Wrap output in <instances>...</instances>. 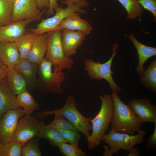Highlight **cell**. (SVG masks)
Listing matches in <instances>:
<instances>
[{"mask_svg":"<svg viewBox=\"0 0 156 156\" xmlns=\"http://www.w3.org/2000/svg\"><path fill=\"white\" fill-rule=\"evenodd\" d=\"M114 105L110 130L120 133L135 135L142 127V123L128 105L120 99L116 93L111 95Z\"/></svg>","mask_w":156,"mask_h":156,"instance_id":"1","label":"cell"},{"mask_svg":"<svg viewBox=\"0 0 156 156\" xmlns=\"http://www.w3.org/2000/svg\"><path fill=\"white\" fill-rule=\"evenodd\" d=\"M62 3L66 5V8L58 6L54 10L55 13L54 16L42 19L35 27L30 29L29 31L41 35L60 30L59 25L63 20L75 13H86V11L82 8L89 5L86 0H66Z\"/></svg>","mask_w":156,"mask_h":156,"instance_id":"2","label":"cell"},{"mask_svg":"<svg viewBox=\"0 0 156 156\" xmlns=\"http://www.w3.org/2000/svg\"><path fill=\"white\" fill-rule=\"evenodd\" d=\"M99 97L101 102V108L96 116L90 120L92 132L87 140L88 148L90 150L100 144L108 129L113 115L114 105L111 95H101Z\"/></svg>","mask_w":156,"mask_h":156,"instance_id":"3","label":"cell"},{"mask_svg":"<svg viewBox=\"0 0 156 156\" xmlns=\"http://www.w3.org/2000/svg\"><path fill=\"white\" fill-rule=\"evenodd\" d=\"M66 103L62 108L53 110L44 111L38 112L35 116L39 118H44L50 114H58L65 117L75 126L77 129L82 133L87 140L91 134L92 127L90 124V117L84 116L77 108L76 100L72 96L68 95L66 99Z\"/></svg>","mask_w":156,"mask_h":156,"instance_id":"4","label":"cell"},{"mask_svg":"<svg viewBox=\"0 0 156 156\" xmlns=\"http://www.w3.org/2000/svg\"><path fill=\"white\" fill-rule=\"evenodd\" d=\"M136 135H131L125 133H120L110 130L108 133L105 135L101 141L107 144L108 146H103L104 156H112L120 150H124L129 152L131 149L144 141L143 138L146 135V131L140 129Z\"/></svg>","mask_w":156,"mask_h":156,"instance_id":"5","label":"cell"},{"mask_svg":"<svg viewBox=\"0 0 156 156\" xmlns=\"http://www.w3.org/2000/svg\"><path fill=\"white\" fill-rule=\"evenodd\" d=\"M51 62L44 58L38 64L37 89L42 96H46L49 93L61 94L63 91L61 84L64 81L65 75L62 71L55 72L52 71Z\"/></svg>","mask_w":156,"mask_h":156,"instance_id":"6","label":"cell"},{"mask_svg":"<svg viewBox=\"0 0 156 156\" xmlns=\"http://www.w3.org/2000/svg\"><path fill=\"white\" fill-rule=\"evenodd\" d=\"M119 46L117 43L112 45V55L109 60L104 63L96 62L91 59L86 60L84 61L85 69L91 79L99 81L102 79H105L109 83L112 92L117 93L121 92L122 89L114 82L112 74L115 72L111 70V68L113 59L117 54L116 50Z\"/></svg>","mask_w":156,"mask_h":156,"instance_id":"7","label":"cell"},{"mask_svg":"<svg viewBox=\"0 0 156 156\" xmlns=\"http://www.w3.org/2000/svg\"><path fill=\"white\" fill-rule=\"evenodd\" d=\"M44 58L51 62L54 66V72H57L62 71L64 69H71L74 61L64 55L61 42V30L50 33Z\"/></svg>","mask_w":156,"mask_h":156,"instance_id":"8","label":"cell"},{"mask_svg":"<svg viewBox=\"0 0 156 156\" xmlns=\"http://www.w3.org/2000/svg\"><path fill=\"white\" fill-rule=\"evenodd\" d=\"M19 119L11 141L23 145L32 138L37 137L40 128L44 125L43 120H38L35 116L25 115Z\"/></svg>","mask_w":156,"mask_h":156,"instance_id":"9","label":"cell"},{"mask_svg":"<svg viewBox=\"0 0 156 156\" xmlns=\"http://www.w3.org/2000/svg\"><path fill=\"white\" fill-rule=\"evenodd\" d=\"M25 115L22 108L8 111L0 119V142L4 145L10 141L20 118Z\"/></svg>","mask_w":156,"mask_h":156,"instance_id":"10","label":"cell"},{"mask_svg":"<svg viewBox=\"0 0 156 156\" xmlns=\"http://www.w3.org/2000/svg\"><path fill=\"white\" fill-rule=\"evenodd\" d=\"M47 9L41 12L36 0H14L12 21L41 17Z\"/></svg>","mask_w":156,"mask_h":156,"instance_id":"11","label":"cell"},{"mask_svg":"<svg viewBox=\"0 0 156 156\" xmlns=\"http://www.w3.org/2000/svg\"><path fill=\"white\" fill-rule=\"evenodd\" d=\"M128 105L141 123H156V106L148 99H131Z\"/></svg>","mask_w":156,"mask_h":156,"instance_id":"12","label":"cell"},{"mask_svg":"<svg viewBox=\"0 0 156 156\" xmlns=\"http://www.w3.org/2000/svg\"><path fill=\"white\" fill-rule=\"evenodd\" d=\"M84 32L66 29L61 30V42L65 56L67 58L75 55L77 49L86 39Z\"/></svg>","mask_w":156,"mask_h":156,"instance_id":"13","label":"cell"},{"mask_svg":"<svg viewBox=\"0 0 156 156\" xmlns=\"http://www.w3.org/2000/svg\"><path fill=\"white\" fill-rule=\"evenodd\" d=\"M41 17L26 19L12 23L0 28V42H15L26 33L27 26L33 21L38 20Z\"/></svg>","mask_w":156,"mask_h":156,"instance_id":"14","label":"cell"},{"mask_svg":"<svg viewBox=\"0 0 156 156\" xmlns=\"http://www.w3.org/2000/svg\"><path fill=\"white\" fill-rule=\"evenodd\" d=\"M19 107L17 95L12 91L5 77L0 83V119L8 111Z\"/></svg>","mask_w":156,"mask_h":156,"instance_id":"15","label":"cell"},{"mask_svg":"<svg viewBox=\"0 0 156 156\" xmlns=\"http://www.w3.org/2000/svg\"><path fill=\"white\" fill-rule=\"evenodd\" d=\"M38 67V64L33 63L27 59H20L14 67L24 78L27 87L30 90H33L37 87V75Z\"/></svg>","mask_w":156,"mask_h":156,"instance_id":"16","label":"cell"},{"mask_svg":"<svg viewBox=\"0 0 156 156\" xmlns=\"http://www.w3.org/2000/svg\"><path fill=\"white\" fill-rule=\"evenodd\" d=\"M50 33L38 35L27 56L29 61L39 64L45 56Z\"/></svg>","mask_w":156,"mask_h":156,"instance_id":"17","label":"cell"},{"mask_svg":"<svg viewBox=\"0 0 156 156\" xmlns=\"http://www.w3.org/2000/svg\"><path fill=\"white\" fill-rule=\"evenodd\" d=\"M59 29L79 31L88 35L93 30V28L87 21L80 17L79 13H75L61 22L59 26Z\"/></svg>","mask_w":156,"mask_h":156,"instance_id":"18","label":"cell"},{"mask_svg":"<svg viewBox=\"0 0 156 156\" xmlns=\"http://www.w3.org/2000/svg\"><path fill=\"white\" fill-rule=\"evenodd\" d=\"M0 58L8 68H14L20 59L19 51L14 42H0Z\"/></svg>","mask_w":156,"mask_h":156,"instance_id":"19","label":"cell"},{"mask_svg":"<svg viewBox=\"0 0 156 156\" xmlns=\"http://www.w3.org/2000/svg\"><path fill=\"white\" fill-rule=\"evenodd\" d=\"M129 38L132 42L137 51L138 63L136 70L138 73L140 75L144 70V65L146 61L151 57L156 56V48L140 43L135 38L133 33L129 34Z\"/></svg>","mask_w":156,"mask_h":156,"instance_id":"20","label":"cell"},{"mask_svg":"<svg viewBox=\"0 0 156 156\" xmlns=\"http://www.w3.org/2000/svg\"><path fill=\"white\" fill-rule=\"evenodd\" d=\"M6 77L10 88L16 95H17L27 89L25 79L14 68H8Z\"/></svg>","mask_w":156,"mask_h":156,"instance_id":"21","label":"cell"},{"mask_svg":"<svg viewBox=\"0 0 156 156\" xmlns=\"http://www.w3.org/2000/svg\"><path fill=\"white\" fill-rule=\"evenodd\" d=\"M38 34L29 31L25 33L14 42L19 51L20 59H27Z\"/></svg>","mask_w":156,"mask_h":156,"instance_id":"22","label":"cell"},{"mask_svg":"<svg viewBox=\"0 0 156 156\" xmlns=\"http://www.w3.org/2000/svg\"><path fill=\"white\" fill-rule=\"evenodd\" d=\"M141 83L151 91L156 93V58L151 62L146 70L140 75Z\"/></svg>","mask_w":156,"mask_h":156,"instance_id":"23","label":"cell"},{"mask_svg":"<svg viewBox=\"0 0 156 156\" xmlns=\"http://www.w3.org/2000/svg\"><path fill=\"white\" fill-rule=\"evenodd\" d=\"M36 137L40 139H47L52 146H57L60 143L66 142L57 129L46 125H44L40 128Z\"/></svg>","mask_w":156,"mask_h":156,"instance_id":"24","label":"cell"},{"mask_svg":"<svg viewBox=\"0 0 156 156\" xmlns=\"http://www.w3.org/2000/svg\"><path fill=\"white\" fill-rule=\"evenodd\" d=\"M19 105L23 108L25 115L30 114L39 109V105L27 89L17 95Z\"/></svg>","mask_w":156,"mask_h":156,"instance_id":"25","label":"cell"},{"mask_svg":"<svg viewBox=\"0 0 156 156\" xmlns=\"http://www.w3.org/2000/svg\"><path fill=\"white\" fill-rule=\"evenodd\" d=\"M14 0H0V25L4 26L12 22Z\"/></svg>","mask_w":156,"mask_h":156,"instance_id":"26","label":"cell"},{"mask_svg":"<svg viewBox=\"0 0 156 156\" xmlns=\"http://www.w3.org/2000/svg\"><path fill=\"white\" fill-rule=\"evenodd\" d=\"M124 7L128 13L127 18L135 19L141 17L142 15V7L138 0H118Z\"/></svg>","mask_w":156,"mask_h":156,"instance_id":"27","label":"cell"},{"mask_svg":"<svg viewBox=\"0 0 156 156\" xmlns=\"http://www.w3.org/2000/svg\"><path fill=\"white\" fill-rule=\"evenodd\" d=\"M40 139L34 137L23 145L21 156H41L39 146Z\"/></svg>","mask_w":156,"mask_h":156,"instance_id":"28","label":"cell"},{"mask_svg":"<svg viewBox=\"0 0 156 156\" xmlns=\"http://www.w3.org/2000/svg\"><path fill=\"white\" fill-rule=\"evenodd\" d=\"M53 121L47 126L56 129H68L78 131L75 126L64 117L58 114H55Z\"/></svg>","mask_w":156,"mask_h":156,"instance_id":"29","label":"cell"},{"mask_svg":"<svg viewBox=\"0 0 156 156\" xmlns=\"http://www.w3.org/2000/svg\"><path fill=\"white\" fill-rule=\"evenodd\" d=\"M23 146L20 142L11 141L3 145L1 156H21Z\"/></svg>","mask_w":156,"mask_h":156,"instance_id":"30","label":"cell"},{"mask_svg":"<svg viewBox=\"0 0 156 156\" xmlns=\"http://www.w3.org/2000/svg\"><path fill=\"white\" fill-rule=\"evenodd\" d=\"M57 147L59 148L60 153L66 156H85V152L83 151L79 148L75 146L69 144L66 142L61 143Z\"/></svg>","mask_w":156,"mask_h":156,"instance_id":"31","label":"cell"},{"mask_svg":"<svg viewBox=\"0 0 156 156\" xmlns=\"http://www.w3.org/2000/svg\"><path fill=\"white\" fill-rule=\"evenodd\" d=\"M60 133L66 143L79 147V141L81 137L78 131L68 129H57Z\"/></svg>","mask_w":156,"mask_h":156,"instance_id":"32","label":"cell"},{"mask_svg":"<svg viewBox=\"0 0 156 156\" xmlns=\"http://www.w3.org/2000/svg\"><path fill=\"white\" fill-rule=\"evenodd\" d=\"M140 5L145 9L151 12L156 18V0H138Z\"/></svg>","mask_w":156,"mask_h":156,"instance_id":"33","label":"cell"},{"mask_svg":"<svg viewBox=\"0 0 156 156\" xmlns=\"http://www.w3.org/2000/svg\"><path fill=\"white\" fill-rule=\"evenodd\" d=\"M152 135L146 138L147 144L146 148L148 150H154L156 148V123Z\"/></svg>","mask_w":156,"mask_h":156,"instance_id":"34","label":"cell"},{"mask_svg":"<svg viewBox=\"0 0 156 156\" xmlns=\"http://www.w3.org/2000/svg\"><path fill=\"white\" fill-rule=\"evenodd\" d=\"M57 0H49V4L46 12V14L48 16L53 14L55 9L58 6Z\"/></svg>","mask_w":156,"mask_h":156,"instance_id":"35","label":"cell"},{"mask_svg":"<svg viewBox=\"0 0 156 156\" xmlns=\"http://www.w3.org/2000/svg\"><path fill=\"white\" fill-rule=\"evenodd\" d=\"M39 8L43 10L48 8L49 4V0H36Z\"/></svg>","mask_w":156,"mask_h":156,"instance_id":"36","label":"cell"},{"mask_svg":"<svg viewBox=\"0 0 156 156\" xmlns=\"http://www.w3.org/2000/svg\"><path fill=\"white\" fill-rule=\"evenodd\" d=\"M8 70V68L5 64L0 68V83L3 79L6 77Z\"/></svg>","mask_w":156,"mask_h":156,"instance_id":"37","label":"cell"},{"mask_svg":"<svg viewBox=\"0 0 156 156\" xmlns=\"http://www.w3.org/2000/svg\"><path fill=\"white\" fill-rule=\"evenodd\" d=\"M141 154L139 149L135 147L132 148L129 152L128 156H139Z\"/></svg>","mask_w":156,"mask_h":156,"instance_id":"38","label":"cell"},{"mask_svg":"<svg viewBox=\"0 0 156 156\" xmlns=\"http://www.w3.org/2000/svg\"><path fill=\"white\" fill-rule=\"evenodd\" d=\"M3 145L0 142V156H1Z\"/></svg>","mask_w":156,"mask_h":156,"instance_id":"39","label":"cell"},{"mask_svg":"<svg viewBox=\"0 0 156 156\" xmlns=\"http://www.w3.org/2000/svg\"><path fill=\"white\" fill-rule=\"evenodd\" d=\"M4 64L1 58H0V68Z\"/></svg>","mask_w":156,"mask_h":156,"instance_id":"40","label":"cell"},{"mask_svg":"<svg viewBox=\"0 0 156 156\" xmlns=\"http://www.w3.org/2000/svg\"><path fill=\"white\" fill-rule=\"evenodd\" d=\"M2 26H1V25H0V28Z\"/></svg>","mask_w":156,"mask_h":156,"instance_id":"41","label":"cell"},{"mask_svg":"<svg viewBox=\"0 0 156 156\" xmlns=\"http://www.w3.org/2000/svg\"></svg>","mask_w":156,"mask_h":156,"instance_id":"42","label":"cell"}]
</instances>
